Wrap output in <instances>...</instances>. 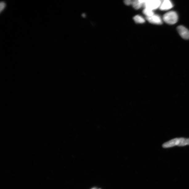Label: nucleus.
Wrapping results in <instances>:
<instances>
[{
  "label": "nucleus",
  "mask_w": 189,
  "mask_h": 189,
  "mask_svg": "<svg viewBox=\"0 0 189 189\" xmlns=\"http://www.w3.org/2000/svg\"><path fill=\"white\" fill-rule=\"evenodd\" d=\"M144 2V0H134L132 1V5L134 8L138 10L143 6Z\"/></svg>",
  "instance_id": "obj_7"
},
{
  "label": "nucleus",
  "mask_w": 189,
  "mask_h": 189,
  "mask_svg": "<svg viewBox=\"0 0 189 189\" xmlns=\"http://www.w3.org/2000/svg\"><path fill=\"white\" fill-rule=\"evenodd\" d=\"M124 2L127 6H130L131 4H132V1L131 0H126V1H124Z\"/></svg>",
  "instance_id": "obj_11"
},
{
  "label": "nucleus",
  "mask_w": 189,
  "mask_h": 189,
  "mask_svg": "<svg viewBox=\"0 0 189 189\" xmlns=\"http://www.w3.org/2000/svg\"><path fill=\"white\" fill-rule=\"evenodd\" d=\"M173 6L171 2L169 0H164L162 2L159 8L162 11H166L171 9Z\"/></svg>",
  "instance_id": "obj_6"
},
{
  "label": "nucleus",
  "mask_w": 189,
  "mask_h": 189,
  "mask_svg": "<svg viewBox=\"0 0 189 189\" xmlns=\"http://www.w3.org/2000/svg\"><path fill=\"white\" fill-rule=\"evenodd\" d=\"M6 4L5 2H2L1 3V11H2V10H3L6 7Z\"/></svg>",
  "instance_id": "obj_12"
},
{
  "label": "nucleus",
  "mask_w": 189,
  "mask_h": 189,
  "mask_svg": "<svg viewBox=\"0 0 189 189\" xmlns=\"http://www.w3.org/2000/svg\"><path fill=\"white\" fill-rule=\"evenodd\" d=\"M179 138H175L166 142L162 145V147L164 148H170L175 146H179Z\"/></svg>",
  "instance_id": "obj_5"
},
{
  "label": "nucleus",
  "mask_w": 189,
  "mask_h": 189,
  "mask_svg": "<svg viewBox=\"0 0 189 189\" xmlns=\"http://www.w3.org/2000/svg\"><path fill=\"white\" fill-rule=\"evenodd\" d=\"M162 2L160 0H144L143 6L145 8L149 9L153 11L160 7Z\"/></svg>",
  "instance_id": "obj_2"
},
{
  "label": "nucleus",
  "mask_w": 189,
  "mask_h": 189,
  "mask_svg": "<svg viewBox=\"0 0 189 189\" xmlns=\"http://www.w3.org/2000/svg\"><path fill=\"white\" fill-rule=\"evenodd\" d=\"M134 19L136 23L139 24H143L145 22V19L140 15H136L134 17Z\"/></svg>",
  "instance_id": "obj_9"
},
{
  "label": "nucleus",
  "mask_w": 189,
  "mask_h": 189,
  "mask_svg": "<svg viewBox=\"0 0 189 189\" xmlns=\"http://www.w3.org/2000/svg\"><path fill=\"white\" fill-rule=\"evenodd\" d=\"M177 30L179 34L184 39H189V30L187 28L181 25L178 27Z\"/></svg>",
  "instance_id": "obj_3"
},
{
  "label": "nucleus",
  "mask_w": 189,
  "mask_h": 189,
  "mask_svg": "<svg viewBox=\"0 0 189 189\" xmlns=\"http://www.w3.org/2000/svg\"><path fill=\"white\" fill-rule=\"evenodd\" d=\"M178 19V14L174 11H171L166 13L163 17V20L167 24L170 25L175 24L177 23Z\"/></svg>",
  "instance_id": "obj_1"
},
{
  "label": "nucleus",
  "mask_w": 189,
  "mask_h": 189,
  "mask_svg": "<svg viewBox=\"0 0 189 189\" xmlns=\"http://www.w3.org/2000/svg\"><path fill=\"white\" fill-rule=\"evenodd\" d=\"M143 13L146 15V17H150L154 15L153 11L149 9L145 8L143 11Z\"/></svg>",
  "instance_id": "obj_10"
},
{
  "label": "nucleus",
  "mask_w": 189,
  "mask_h": 189,
  "mask_svg": "<svg viewBox=\"0 0 189 189\" xmlns=\"http://www.w3.org/2000/svg\"><path fill=\"white\" fill-rule=\"evenodd\" d=\"M92 189H96V188H92Z\"/></svg>",
  "instance_id": "obj_13"
},
{
  "label": "nucleus",
  "mask_w": 189,
  "mask_h": 189,
  "mask_svg": "<svg viewBox=\"0 0 189 189\" xmlns=\"http://www.w3.org/2000/svg\"><path fill=\"white\" fill-rule=\"evenodd\" d=\"M146 19L151 24L156 25H161L162 21L161 18L158 15H155L150 17H146Z\"/></svg>",
  "instance_id": "obj_4"
},
{
  "label": "nucleus",
  "mask_w": 189,
  "mask_h": 189,
  "mask_svg": "<svg viewBox=\"0 0 189 189\" xmlns=\"http://www.w3.org/2000/svg\"><path fill=\"white\" fill-rule=\"evenodd\" d=\"M179 144L178 146H183L189 145V138H180Z\"/></svg>",
  "instance_id": "obj_8"
}]
</instances>
